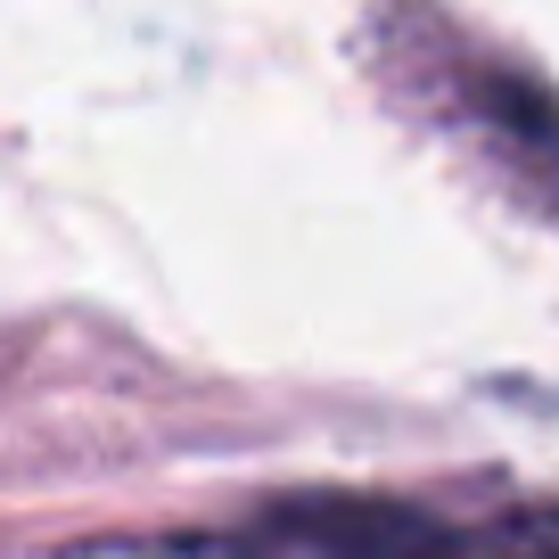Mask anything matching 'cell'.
Wrapping results in <instances>:
<instances>
[{"label":"cell","instance_id":"6da1fadb","mask_svg":"<svg viewBox=\"0 0 559 559\" xmlns=\"http://www.w3.org/2000/svg\"><path fill=\"white\" fill-rule=\"evenodd\" d=\"M428 83L437 91H419V107L437 123H453V140L469 157L493 165V181H502L510 198H526L535 214L559 223V99L551 91H543L535 74L486 58V50L437 58Z\"/></svg>","mask_w":559,"mask_h":559},{"label":"cell","instance_id":"7a4b0ae2","mask_svg":"<svg viewBox=\"0 0 559 559\" xmlns=\"http://www.w3.org/2000/svg\"><path fill=\"white\" fill-rule=\"evenodd\" d=\"M428 559H559V502L551 510H502L486 526H437Z\"/></svg>","mask_w":559,"mask_h":559},{"label":"cell","instance_id":"3957f363","mask_svg":"<svg viewBox=\"0 0 559 559\" xmlns=\"http://www.w3.org/2000/svg\"><path fill=\"white\" fill-rule=\"evenodd\" d=\"M58 559H263L255 526L247 535H91V543H67Z\"/></svg>","mask_w":559,"mask_h":559}]
</instances>
